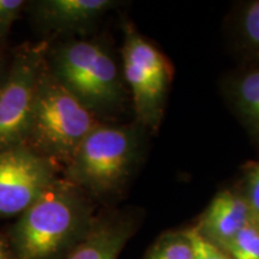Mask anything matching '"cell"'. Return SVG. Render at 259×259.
I'll return each mask as SVG.
<instances>
[{
    "label": "cell",
    "instance_id": "cell-1",
    "mask_svg": "<svg viewBox=\"0 0 259 259\" xmlns=\"http://www.w3.org/2000/svg\"><path fill=\"white\" fill-rule=\"evenodd\" d=\"M88 219L77 186L54 179L12 228L16 259H56L71 251L89 232Z\"/></svg>",
    "mask_w": 259,
    "mask_h": 259
},
{
    "label": "cell",
    "instance_id": "cell-2",
    "mask_svg": "<svg viewBox=\"0 0 259 259\" xmlns=\"http://www.w3.org/2000/svg\"><path fill=\"white\" fill-rule=\"evenodd\" d=\"M99 125L93 112L53 73L42 71L25 144L42 156L69 163L84 138Z\"/></svg>",
    "mask_w": 259,
    "mask_h": 259
},
{
    "label": "cell",
    "instance_id": "cell-3",
    "mask_svg": "<svg viewBox=\"0 0 259 259\" xmlns=\"http://www.w3.org/2000/svg\"><path fill=\"white\" fill-rule=\"evenodd\" d=\"M136 149L134 131L97 125L69 161V180L94 193L109 192L127 176Z\"/></svg>",
    "mask_w": 259,
    "mask_h": 259
},
{
    "label": "cell",
    "instance_id": "cell-4",
    "mask_svg": "<svg viewBox=\"0 0 259 259\" xmlns=\"http://www.w3.org/2000/svg\"><path fill=\"white\" fill-rule=\"evenodd\" d=\"M54 76L88 108H106L118 101L121 83L115 61L100 45L73 41L54 57Z\"/></svg>",
    "mask_w": 259,
    "mask_h": 259
},
{
    "label": "cell",
    "instance_id": "cell-5",
    "mask_svg": "<svg viewBox=\"0 0 259 259\" xmlns=\"http://www.w3.org/2000/svg\"><path fill=\"white\" fill-rule=\"evenodd\" d=\"M42 71L40 52H21L0 84V151L25 144Z\"/></svg>",
    "mask_w": 259,
    "mask_h": 259
},
{
    "label": "cell",
    "instance_id": "cell-6",
    "mask_svg": "<svg viewBox=\"0 0 259 259\" xmlns=\"http://www.w3.org/2000/svg\"><path fill=\"white\" fill-rule=\"evenodd\" d=\"M54 179L50 158L27 144L0 151V216L21 215Z\"/></svg>",
    "mask_w": 259,
    "mask_h": 259
},
{
    "label": "cell",
    "instance_id": "cell-7",
    "mask_svg": "<svg viewBox=\"0 0 259 259\" xmlns=\"http://www.w3.org/2000/svg\"><path fill=\"white\" fill-rule=\"evenodd\" d=\"M252 220L246 198L232 191H222L213 197L196 227L205 238L222 248Z\"/></svg>",
    "mask_w": 259,
    "mask_h": 259
},
{
    "label": "cell",
    "instance_id": "cell-8",
    "mask_svg": "<svg viewBox=\"0 0 259 259\" xmlns=\"http://www.w3.org/2000/svg\"><path fill=\"white\" fill-rule=\"evenodd\" d=\"M114 4L109 0H45L35 5V14L51 28H78L99 17Z\"/></svg>",
    "mask_w": 259,
    "mask_h": 259
},
{
    "label": "cell",
    "instance_id": "cell-9",
    "mask_svg": "<svg viewBox=\"0 0 259 259\" xmlns=\"http://www.w3.org/2000/svg\"><path fill=\"white\" fill-rule=\"evenodd\" d=\"M130 228V225L120 221H106L90 227L66 259H116L131 234Z\"/></svg>",
    "mask_w": 259,
    "mask_h": 259
},
{
    "label": "cell",
    "instance_id": "cell-10",
    "mask_svg": "<svg viewBox=\"0 0 259 259\" xmlns=\"http://www.w3.org/2000/svg\"><path fill=\"white\" fill-rule=\"evenodd\" d=\"M235 97L242 114L259 131V71L246 74L239 80Z\"/></svg>",
    "mask_w": 259,
    "mask_h": 259
},
{
    "label": "cell",
    "instance_id": "cell-11",
    "mask_svg": "<svg viewBox=\"0 0 259 259\" xmlns=\"http://www.w3.org/2000/svg\"><path fill=\"white\" fill-rule=\"evenodd\" d=\"M222 250L232 259H259V227L252 220Z\"/></svg>",
    "mask_w": 259,
    "mask_h": 259
},
{
    "label": "cell",
    "instance_id": "cell-12",
    "mask_svg": "<svg viewBox=\"0 0 259 259\" xmlns=\"http://www.w3.org/2000/svg\"><path fill=\"white\" fill-rule=\"evenodd\" d=\"M147 259H193L191 246L185 235L167 236L149 253Z\"/></svg>",
    "mask_w": 259,
    "mask_h": 259
},
{
    "label": "cell",
    "instance_id": "cell-13",
    "mask_svg": "<svg viewBox=\"0 0 259 259\" xmlns=\"http://www.w3.org/2000/svg\"><path fill=\"white\" fill-rule=\"evenodd\" d=\"M184 235L191 246L193 259H232L221 247L205 238L196 226L184 232Z\"/></svg>",
    "mask_w": 259,
    "mask_h": 259
},
{
    "label": "cell",
    "instance_id": "cell-14",
    "mask_svg": "<svg viewBox=\"0 0 259 259\" xmlns=\"http://www.w3.org/2000/svg\"><path fill=\"white\" fill-rule=\"evenodd\" d=\"M24 4L22 0H0V40L8 35Z\"/></svg>",
    "mask_w": 259,
    "mask_h": 259
},
{
    "label": "cell",
    "instance_id": "cell-15",
    "mask_svg": "<svg viewBox=\"0 0 259 259\" xmlns=\"http://www.w3.org/2000/svg\"><path fill=\"white\" fill-rule=\"evenodd\" d=\"M242 28L248 42L259 48V0L253 2L246 9Z\"/></svg>",
    "mask_w": 259,
    "mask_h": 259
},
{
    "label": "cell",
    "instance_id": "cell-16",
    "mask_svg": "<svg viewBox=\"0 0 259 259\" xmlns=\"http://www.w3.org/2000/svg\"><path fill=\"white\" fill-rule=\"evenodd\" d=\"M247 200L250 205L252 219L257 220L259 222V164L251 171L248 177V185H247Z\"/></svg>",
    "mask_w": 259,
    "mask_h": 259
},
{
    "label": "cell",
    "instance_id": "cell-17",
    "mask_svg": "<svg viewBox=\"0 0 259 259\" xmlns=\"http://www.w3.org/2000/svg\"><path fill=\"white\" fill-rule=\"evenodd\" d=\"M0 259H16L12 248L9 247L2 236H0Z\"/></svg>",
    "mask_w": 259,
    "mask_h": 259
},
{
    "label": "cell",
    "instance_id": "cell-18",
    "mask_svg": "<svg viewBox=\"0 0 259 259\" xmlns=\"http://www.w3.org/2000/svg\"><path fill=\"white\" fill-rule=\"evenodd\" d=\"M4 77H5V74H4V72H3V66H2V63H0V84H2Z\"/></svg>",
    "mask_w": 259,
    "mask_h": 259
}]
</instances>
